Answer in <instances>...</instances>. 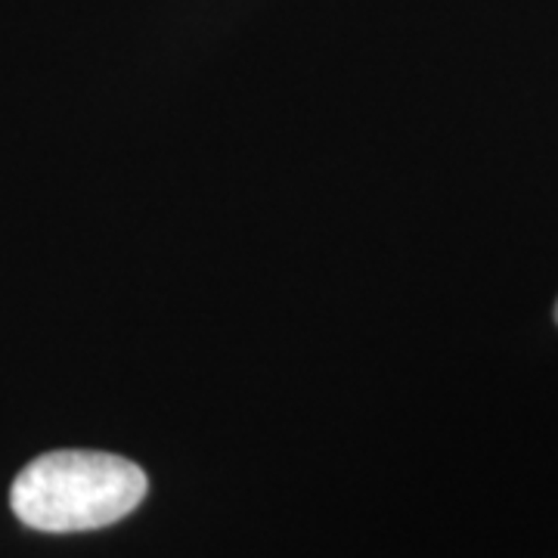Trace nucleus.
I'll return each instance as SVG.
<instances>
[{"instance_id":"nucleus-1","label":"nucleus","mask_w":558,"mask_h":558,"mask_svg":"<svg viewBox=\"0 0 558 558\" xmlns=\"http://www.w3.org/2000/svg\"><path fill=\"white\" fill-rule=\"evenodd\" d=\"M146 490L149 481L131 459L97 450H57L22 469L10 490V506L35 531L75 534L131 515Z\"/></svg>"},{"instance_id":"nucleus-2","label":"nucleus","mask_w":558,"mask_h":558,"mask_svg":"<svg viewBox=\"0 0 558 558\" xmlns=\"http://www.w3.org/2000/svg\"><path fill=\"white\" fill-rule=\"evenodd\" d=\"M556 319H558V304H556Z\"/></svg>"}]
</instances>
